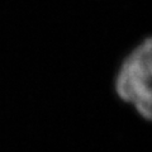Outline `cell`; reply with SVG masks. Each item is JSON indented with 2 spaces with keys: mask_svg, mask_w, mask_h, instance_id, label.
I'll return each mask as SVG.
<instances>
[{
  "mask_svg": "<svg viewBox=\"0 0 152 152\" xmlns=\"http://www.w3.org/2000/svg\"><path fill=\"white\" fill-rule=\"evenodd\" d=\"M152 41H140L123 57L114 75L113 89L118 99L140 118L152 117Z\"/></svg>",
  "mask_w": 152,
  "mask_h": 152,
  "instance_id": "6da1fadb",
  "label": "cell"
}]
</instances>
